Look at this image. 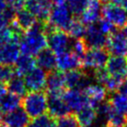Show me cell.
Segmentation results:
<instances>
[{
  "instance_id": "6da1fadb",
  "label": "cell",
  "mask_w": 127,
  "mask_h": 127,
  "mask_svg": "<svg viewBox=\"0 0 127 127\" xmlns=\"http://www.w3.org/2000/svg\"><path fill=\"white\" fill-rule=\"evenodd\" d=\"M47 36L45 29V24L36 22L34 26L27 30L21 37L19 47L23 55L33 56L46 48Z\"/></svg>"
},
{
  "instance_id": "7a4b0ae2",
  "label": "cell",
  "mask_w": 127,
  "mask_h": 127,
  "mask_svg": "<svg viewBox=\"0 0 127 127\" xmlns=\"http://www.w3.org/2000/svg\"><path fill=\"white\" fill-rule=\"evenodd\" d=\"M48 98L42 91L30 92L22 100V106L30 118L44 115L47 110Z\"/></svg>"
},
{
  "instance_id": "3957f363",
  "label": "cell",
  "mask_w": 127,
  "mask_h": 127,
  "mask_svg": "<svg viewBox=\"0 0 127 127\" xmlns=\"http://www.w3.org/2000/svg\"><path fill=\"white\" fill-rule=\"evenodd\" d=\"M71 14L72 13L69 6H67L65 3L56 4V6L52 7L50 11L49 17L47 19V25L53 31H67L69 25L73 20Z\"/></svg>"
},
{
  "instance_id": "277c9868",
  "label": "cell",
  "mask_w": 127,
  "mask_h": 127,
  "mask_svg": "<svg viewBox=\"0 0 127 127\" xmlns=\"http://www.w3.org/2000/svg\"><path fill=\"white\" fill-rule=\"evenodd\" d=\"M109 52L103 48H90L83 59L82 66L86 71H96L104 69L109 60Z\"/></svg>"
},
{
  "instance_id": "5b68a950",
  "label": "cell",
  "mask_w": 127,
  "mask_h": 127,
  "mask_svg": "<svg viewBox=\"0 0 127 127\" xmlns=\"http://www.w3.org/2000/svg\"><path fill=\"white\" fill-rule=\"evenodd\" d=\"M71 37L64 31L54 30L48 33L47 46H49V49L52 50L57 56L68 51L69 47L71 46Z\"/></svg>"
},
{
  "instance_id": "8992f818",
  "label": "cell",
  "mask_w": 127,
  "mask_h": 127,
  "mask_svg": "<svg viewBox=\"0 0 127 127\" xmlns=\"http://www.w3.org/2000/svg\"><path fill=\"white\" fill-rule=\"evenodd\" d=\"M102 16L115 27H124L127 24L126 9L113 3L106 4L102 7Z\"/></svg>"
},
{
  "instance_id": "52a82bcc",
  "label": "cell",
  "mask_w": 127,
  "mask_h": 127,
  "mask_svg": "<svg viewBox=\"0 0 127 127\" xmlns=\"http://www.w3.org/2000/svg\"><path fill=\"white\" fill-rule=\"evenodd\" d=\"M107 51L113 56L127 57V37L123 32L115 31L107 39Z\"/></svg>"
},
{
  "instance_id": "ba28073f",
  "label": "cell",
  "mask_w": 127,
  "mask_h": 127,
  "mask_svg": "<svg viewBox=\"0 0 127 127\" xmlns=\"http://www.w3.org/2000/svg\"><path fill=\"white\" fill-rule=\"evenodd\" d=\"M63 98L71 111L78 112L87 106H90L87 96L78 89H69L63 93Z\"/></svg>"
},
{
  "instance_id": "9c48e42d",
  "label": "cell",
  "mask_w": 127,
  "mask_h": 127,
  "mask_svg": "<svg viewBox=\"0 0 127 127\" xmlns=\"http://www.w3.org/2000/svg\"><path fill=\"white\" fill-rule=\"evenodd\" d=\"M47 74L39 67H34L29 73L25 75V85L31 92L42 91L46 85Z\"/></svg>"
},
{
  "instance_id": "30bf717a",
  "label": "cell",
  "mask_w": 127,
  "mask_h": 127,
  "mask_svg": "<svg viewBox=\"0 0 127 127\" xmlns=\"http://www.w3.org/2000/svg\"><path fill=\"white\" fill-rule=\"evenodd\" d=\"M49 96L47 103V110L49 111L51 117L54 118H61L67 116L71 113V109H69L63 98V94H48Z\"/></svg>"
},
{
  "instance_id": "8fae6325",
  "label": "cell",
  "mask_w": 127,
  "mask_h": 127,
  "mask_svg": "<svg viewBox=\"0 0 127 127\" xmlns=\"http://www.w3.org/2000/svg\"><path fill=\"white\" fill-rule=\"evenodd\" d=\"M106 34H104L97 25L92 24L86 27L85 35L84 37L87 47L90 48H103L107 44Z\"/></svg>"
},
{
  "instance_id": "7c38bea8",
  "label": "cell",
  "mask_w": 127,
  "mask_h": 127,
  "mask_svg": "<svg viewBox=\"0 0 127 127\" xmlns=\"http://www.w3.org/2000/svg\"><path fill=\"white\" fill-rule=\"evenodd\" d=\"M25 7L35 16L36 19L44 21L49 17L52 4L50 0H26Z\"/></svg>"
},
{
  "instance_id": "4fadbf2b",
  "label": "cell",
  "mask_w": 127,
  "mask_h": 127,
  "mask_svg": "<svg viewBox=\"0 0 127 127\" xmlns=\"http://www.w3.org/2000/svg\"><path fill=\"white\" fill-rule=\"evenodd\" d=\"M102 15V6L100 0H87L85 10L81 14V21L85 24L92 25L97 22Z\"/></svg>"
},
{
  "instance_id": "5bb4252c",
  "label": "cell",
  "mask_w": 127,
  "mask_h": 127,
  "mask_svg": "<svg viewBox=\"0 0 127 127\" xmlns=\"http://www.w3.org/2000/svg\"><path fill=\"white\" fill-rule=\"evenodd\" d=\"M83 60L71 51H66L57 56V68L60 71H70L82 67Z\"/></svg>"
},
{
  "instance_id": "9a60e30c",
  "label": "cell",
  "mask_w": 127,
  "mask_h": 127,
  "mask_svg": "<svg viewBox=\"0 0 127 127\" xmlns=\"http://www.w3.org/2000/svg\"><path fill=\"white\" fill-rule=\"evenodd\" d=\"M83 92L87 96L90 106L93 108H96L99 104L105 102L107 96H108V91L107 89L100 84H90L85 87Z\"/></svg>"
},
{
  "instance_id": "2e32d148",
  "label": "cell",
  "mask_w": 127,
  "mask_h": 127,
  "mask_svg": "<svg viewBox=\"0 0 127 127\" xmlns=\"http://www.w3.org/2000/svg\"><path fill=\"white\" fill-rule=\"evenodd\" d=\"M106 70L110 75L124 80L127 76V58L112 56L107 62Z\"/></svg>"
},
{
  "instance_id": "e0dca14e",
  "label": "cell",
  "mask_w": 127,
  "mask_h": 127,
  "mask_svg": "<svg viewBox=\"0 0 127 127\" xmlns=\"http://www.w3.org/2000/svg\"><path fill=\"white\" fill-rule=\"evenodd\" d=\"M20 52L18 43L0 45V64L7 66L15 64L20 58Z\"/></svg>"
},
{
  "instance_id": "ac0fdd59",
  "label": "cell",
  "mask_w": 127,
  "mask_h": 127,
  "mask_svg": "<svg viewBox=\"0 0 127 127\" xmlns=\"http://www.w3.org/2000/svg\"><path fill=\"white\" fill-rule=\"evenodd\" d=\"M64 78L65 84L70 89H78L82 91V89L84 90L87 85L91 84L86 75L79 70L67 71L64 74Z\"/></svg>"
},
{
  "instance_id": "d6986e66",
  "label": "cell",
  "mask_w": 127,
  "mask_h": 127,
  "mask_svg": "<svg viewBox=\"0 0 127 127\" xmlns=\"http://www.w3.org/2000/svg\"><path fill=\"white\" fill-rule=\"evenodd\" d=\"M30 123V117L23 109L7 113L3 118V124L7 127H25Z\"/></svg>"
},
{
  "instance_id": "ffe728a7",
  "label": "cell",
  "mask_w": 127,
  "mask_h": 127,
  "mask_svg": "<svg viewBox=\"0 0 127 127\" xmlns=\"http://www.w3.org/2000/svg\"><path fill=\"white\" fill-rule=\"evenodd\" d=\"M35 62L45 71H53L57 68V55L51 49L45 48L36 55Z\"/></svg>"
},
{
  "instance_id": "44dd1931",
  "label": "cell",
  "mask_w": 127,
  "mask_h": 127,
  "mask_svg": "<svg viewBox=\"0 0 127 127\" xmlns=\"http://www.w3.org/2000/svg\"><path fill=\"white\" fill-rule=\"evenodd\" d=\"M65 78L64 74L60 71H51L47 75L46 87L48 94H63V89L65 87Z\"/></svg>"
},
{
  "instance_id": "7402d4cb",
  "label": "cell",
  "mask_w": 127,
  "mask_h": 127,
  "mask_svg": "<svg viewBox=\"0 0 127 127\" xmlns=\"http://www.w3.org/2000/svg\"><path fill=\"white\" fill-rule=\"evenodd\" d=\"M14 21L18 26L21 29V31H27L31 29L32 26L36 24V18L35 16L30 12L28 9H21L18 11L15 15Z\"/></svg>"
},
{
  "instance_id": "603a6c76",
  "label": "cell",
  "mask_w": 127,
  "mask_h": 127,
  "mask_svg": "<svg viewBox=\"0 0 127 127\" xmlns=\"http://www.w3.org/2000/svg\"><path fill=\"white\" fill-rule=\"evenodd\" d=\"M97 118V113L95 109L92 106H87L77 112L78 123L81 127H92Z\"/></svg>"
},
{
  "instance_id": "cb8c5ba5",
  "label": "cell",
  "mask_w": 127,
  "mask_h": 127,
  "mask_svg": "<svg viewBox=\"0 0 127 127\" xmlns=\"http://www.w3.org/2000/svg\"><path fill=\"white\" fill-rule=\"evenodd\" d=\"M35 63V60L32 59V56L22 54L15 63V73L19 76L26 75L34 68Z\"/></svg>"
},
{
  "instance_id": "d4e9b609",
  "label": "cell",
  "mask_w": 127,
  "mask_h": 127,
  "mask_svg": "<svg viewBox=\"0 0 127 127\" xmlns=\"http://www.w3.org/2000/svg\"><path fill=\"white\" fill-rule=\"evenodd\" d=\"M21 104H22L21 96L11 93L7 94L0 99V109L5 113L11 112L13 110L18 109Z\"/></svg>"
},
{
  "instance_id": "484cf974",
  "label": "cell",
  "mask_w": 127,
  "mask_h": 127,
  "mask_svg": "<svg viewBox=\"0 0 127 127\" xmlns=\"http://www.w3.org/2000/svg\"><path fill=\"white\" fill-rule=\"evenodd\" d=\"M7 90L10 92L11 94L17 95L19 96H22L26 94L27 87L25 85V81L21 78V76H19L15 74L13 78H11L9 81L7 82Z\"/></svg>"
},
{
  "instance_id": "4316f807",
  "label": "cell",
  "mask_w": 127,
  "mask_h": 127,
  "mask_svg": "<svg viewBox=\"0 0 127 127\" xmlns=\"http://www.w3.org/2000/svg\"><path fill=\"white\" fill-rule=\"evenodd\" d=\"M109 102L114 110L127 116V97L125 95L121 94L120 92L113 93Z\"/></svg>"
},
{
  "instance_id": "83f0119b",
  "label": "cell",
  "mask_w": 127,
  "mask_h": 127,
  "mask_svg": "<svg viewBox=\"0 0 127 127\" xmlns=\"http://www.w3.org/2000/svg\"><path fill=\"white\" fill-rule=\"evenodd\" d=\"M68 34L73 39L84 38L86 32L85 24L81 20H72L67 29Z\"/></svg>"
},
{
  "instance_id": "f1b7e54d",
  "label": "cell",
  "mask_w": 127,
  "mask_h": 127,
  "mask_svg": "<svg viewBox=\"0 0 127 127\" xmlns=\"http://www.w3.org/2000/svg\"><path fill=\"white\" fill-rule=\"evenodd\" d=\"M107 124L109 127H125L127 125V116L111 109L107 117Z\"/></svg>"
},
{
  "instance_id": "f546056e",
  "label": "cell",
  "mask_w": 127,
  "mask_h": 127,
  "mask_svg": "<svg viewBox=\"0 0 127 127\" xmlns=\"http://www.w3.org/2000/svg\"><path fill=\"white\" fill-rule=\"evenodd\" d=\"M124 80H122L120 78H117L115 76H112L110 74H108V76L106 77V79L104 80V82L102 83V85L107 89L108 92L110 93H114L116 90H119L121 85L123 84V82Z\"/></svg>"
},
{
  "instance_id": "4dcf8cb0",
  "label": "cell",
  "mask_w": 127,
  "mask_h": 127,
  "mask_svg": "<svg viewBox=\"0 0 127 127\" xmlns=\"http://www.w3.org/2000/svg\"><path fill=\"white\" fill-rule=\"evenodd\" d=\"M71 52H73L76 56H78L82 60L87 52V46L84 39H74L73 42L71 44Z\"/></svg>"
},
{
  "instance_id": "1f68e13d",
  "label": "cell",
  "mask_w": 127,
  "mask_h": 127,
  "mask_svg": "<svg viewBox=\"0 0 127 127\" xmlns=\"http://www.w3.org/2000/svg\"><path fill=\"white\" fill-rule=\"evenodd\" d=\"M53 120L49 115H41V116L32 118L29 123V127H53Z\"/></svg>"
},
{
  "instance_id": "d6a6232c",
  "label": "cell",
  "mask_w": 127,
  "mask_h": 127,
  "mask_svg": "<svg viewBox=\"0 0 127 127\" xmlns=\"http://www.w3.org/2000/svg\"><path fill=\"white\" fill-rule=\"evenodd\" d=\"M57 127H81L76 117L69 114L67 116L59 118L57 121Z\"/></svg>"
},
{
  "instance_id": "836d02e7",
  "label": "cell",
  "mask_w": 127,
  "mask_h": 127,
  "mask_svg": "<svg viewBox=\"0 0 127 127\" xmlns=\"http://www.w3.org/2000/svg\"><path fill=\"white\" fill-rule=\"evenodd\" d=\"M86 4L87 0H71V2H69V7L72 14L79 16L85 10Z\"/></svg>"
},
{
  "instance_id": "e575fe53",
  "label": "cell",
  "mask_w": 127,
  "mask_h": 127,
  "mask_svg": "<svg viewBox=\"0 0 127 127\" xmlns=\"http://www.w3.org/2000/svg\"><path fill=\"white\" fill-rule=\"evenodd\" d=\"M15 74V70L10 66L0 64V82H8L11 78L14 77Z\"/></svg>"
},
{
  "instance_id": "d590c367",
  "label": "cell",
  "mask_w": 127,
  "mask_h": 127,
  "mask_svg": "<svg viewBox=\"0 0 127 127\" xmlns=\"http://www.w3.org/2000/svg\"><path fill=\"white\" fill-rule=\"evenodd\" d=\"M97 27L99 30L104 33V34H111L113 32H115V26L109 22V21H107L105 19L103 20H99L98 23H97Z\"/></svg>"
},
{
  "instance_id": "8d00e7d4",
  "label": "cell",
  "mask_w": 127,
  "mask_h": 127,
  "mask_svg": "<svg viewBox=\"0 0 127 127\" xmlns=\"http://www.w3.org/2000/svg\"><path fill=\"white\" fill-rule=\"evenodd\" d=\"M6 3L8 8L17 13L18 11L24 8L26 6V0H6Z\"/></svg>"
},
{
  "instance_id": "74e56055",
  "label": "cell",
  "mask_w": 127,
  "mask_h": 127,
  "mask_svg": "<svg viewBox=\"0 0 127 127\" xmlns=\"http://www.w3.org/2000/svg\"><path fill=\"white\" fill-rule=\"evenodd\" d=\"M119 91H120L121 94H123L127 97V80H124L123 82V84L121 85L120 88H119Z\"/></svg>"
},
{
  "instance_id": "f35d334b",
  "label": "cell",
  "mask_w": 127,
  "mask_h": 127,
  "mask_svg": "<svg viewBox=\"0 0 127 127\" xmlns=\"http://www.w3.org/2000/svg\"><path fill=\"white\" fill-rule=\"evenodd\" d=\"M7 85H5L4 83H2V82H0V99L7 95Z\"/></svg>"
},
{
  "instance_id": "ab89813d",
  "label": "cell",
  "mask_w": 127,
  "mask_h": 127,
  "mask_svg": "<svg viewBox=\"0 0 127 127\" xmlns=\"http://www.w3.org/2000/svg\"><path fill=\"white\" fill-rule=\"evenodd\" d=\"M122 32H124V35H125L127 37V24H125L124 26V27H123V31H122Z\"/></svg>"
},
{
  "instance_id": "60d3db41",
  "label": "cell",
  "mask_w": 127,
  "mask_h": 127,
  "mask_svg": "<svg viewBox=\"0 0 127 127\" xmlns=\"http://www.w3.org/2000/svg\"><path fill=\"white\" fill-rule=\"evenodd\" d=\"M50 1L56 4H61V3H64V1H66V0H50Z\"/></svg>"
},
{
  "instance_id": "b9f144b4",
  "label": "cell",
  "mask_w": 127,
  "mask_h": 127,
  "mask_svg": "<svg viewBox=\"0 0 127 127\" xmlns=\"http://www.w3.org/2000/svg\"><path fill=\"white\" fill-rule=\"evenodd\" d=\"M1 118H2V110H1V109H0V121L2 120Z\"/></svg>"
},
{
  "instance_id": "7bdbcfd3",
  "label": "cell",
  "mask_w": 127,
  "mask_h": 127,
  "mask_svg": "<svg viewBox=\"0 0 127 127\" xmlns=\"http://www.w3.org/2000/svg\"><path fill=\"white\" fill-rule=\"evenodd\" d=\"M101 2H108V1H111V0H100Z\"/></svg>"
},
{
  "instance_id": "ee69618b",
  "label": "cell",
  "mask_w": 127,
  "mask_h": 127,
  "mask_svg": "<svg viewBox=\"0 0 127 127\" xmlns=\"http://www.w3.org/2000/svg\"><path fill=\"white\" fill-rule=\"evenodd\" d=\"M0 127H7V125H5V124H0Z\"/></svg>"
},
{
  "instance_id": "f6af8a7d",
  "label": "cell",
  "mask_w": 127,
  "mask_h": 127,
  "mask_svg": "<svg viewBox=\"0 0 127 127\" xmlns=\"http://www.w3.org/2000/svg\"><path fill=\"white\" fill-rule=\"evenodd\" d=\"M99 127H109L108 125H102V126H99Z\"/></svg>"
},
{
  "instance_id": "bcb514c9",
  "label": "cell",
  "mask_w": 127,
  "mask_h": 127,
  "mask_svg": "<svg viewBox=\"0 0 127 127\" xmlns=\"http://www.w3.org/2000/svg\"><path fill=\"white\" fill-rule=\"evenodd\" d=\"M53 127H57V126H55V125H54V126H53Z\"/></svg>"
},
{
  "instance_id": "7dc6e473",
  "label": "cell",
  "mask_w": 127,
  "mask_h": 127,
  "mask_svg": "<svg viewBox=\"0 0 127 127\" xmlns=\"http://www.w3.org/2000/svg\"><path fill=\"white\" fill-rule=\"evenodd\" d=\"M126 126H127V125H126Z\"/></svg>"
}]
</instances>
